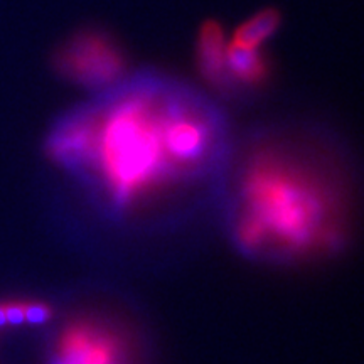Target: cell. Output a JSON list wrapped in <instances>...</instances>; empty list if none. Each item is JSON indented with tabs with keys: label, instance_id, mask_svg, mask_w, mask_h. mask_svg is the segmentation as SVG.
Returning <instances> with one entry per match:
<instances>
[{
	"label": "cell",
	"instance_id": "obj_8",
	"mask_svg": "<svg viewBox=\"0 0 364 364\" xmlns=\"http://www.w3.org/2000/svg\"><path fill=\"white\" fill-rule=\"evenodd\" d=\"M27 306H29V300H7V302H2L6 326L17 327L27 324Z\"/></svg>",
	"mask_w": 364,
	"mask_h": 364
},
{
	"label": "cell",
	"instance_id": "obj_3",
	"mask_svg": "<svg viewBox=\"0 0 364 364\" xmlns=\"http://www.w3.org/2000/svg\"><path fill=\"white\" fill-rule=\"evenodd\" d=\"M48 364H139V349L117 318L88 311L58 327Z\"/></svg>",
	"mask_w": 364,
	"mask_h": 364
},
{
	"label": "cell",
	"instance_id": "obj_1",
	"mask_svg": "<svg viewBox=\"0 0 364 364\" xmlns=\"http://www.w3.org/2000/svg\"><path fill=\"white\" fill-rule=\"evenodd\" d=\"M235 140L215 98L140 70L58 115L44 154L100 211L135 220L220 188Z\"/></svg>",
	"mask_w": 364,
	"mask_h": 364
},
{
	"label": "cell",
	"instance_id": "obj_2",
	"mask_svg": "<svg viewBox=\"0 0 364 364\" xmlns=\"http://www.w3.org/2000/svg\"><path fill=\"white\" fill-rule=\"evenodd\" d=\"M351 166L311 125L260 127L236 142L220 189L233 247L257 262L331 257L351 233Z\"/></svg>",
	"mask_w": 364,
	"mask_h": 364
},
{
	"label": "cell",
	"instance_id": "obj_4",
	"mask_svg": "<svg viewBox=\"0 0 364 364\" xmlns=\"http://www.w3.org/2000/svg\"><path fill=\"white\" fill-rule=\"evenodd\" d=\"M54 70L88 95L110 88L130 73L120 43L100 29H85L71 36L54 54Z\"/></svg>",
	"mask_w": 364,
	"mask_h": 364
},
{
	"label": "cell",
	"instance_id": "obj_6",
	"mask_svg": "<svg viewBox=\"0 0 364 364\" xmlns=\"http://www.w3.org/2000/svg\"><path fill=\"white\" fill-rule=\"evenodd\" d=\"M226 66L231 97L255 93L267 83L270 73V65L263 49L238 46L230 39H228Z\"/></svg>",
	"mask_w": 364,
	"mask_h": 364
},
{
	"label": "cell",
	"instance_id": "obj_7",
	"mask_svg": "<svg viewBox=\"0 0 364 364\" xmlns=\"http://www.w3.org/2000/svg\"><path fill=\"white\" fill-rule=\"evenodd\" d=\"M282 24V16L273 9H265L253 14L241 24L233 38L230 41L238 46H247V48L263 49L268 41L275 38Z\"/></svg>",
	"mask_w": 364,
	"mask_h": 364
},
{
	"label": "cell",
	"instance_id": "obj_5",
	"mask_svg": "<svg viewBox=\"0 0 364 364\" xmlns=\"http://www.w3.org/2000/svg\"><path fill=\"white\" fill-rule=\"evenodd\" d=\"M228 38L218 22H206L196 39V61L204 81L220 95H230L228 81Z\"/></svg>",
	"mask_w": 364,
	"mask_h": 364
}]
</instances>
